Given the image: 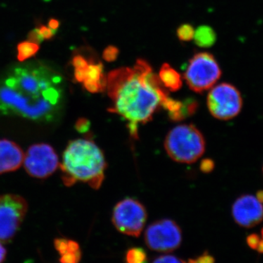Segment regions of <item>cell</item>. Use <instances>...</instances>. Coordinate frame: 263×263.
Returning <instances> with one entry per match:
<instances>
[{"mask_svg": "<svg viewBox=\"0 0 263 263\" xmlns=\"http://www.w3.org/2000/svg\"><path fill=\"white\" fill-rule=\"evenodd\" d=\"M65 81L41 64L15 66L0 77V117L57 122L65 106Z\"/></svg>", "mask_w": 263, "mask_h": 263, "instance_id": "cell-1", "label": "cell"}, {"mask_svg": "<svg viewBox=\"0 0 263 263\" xmlns=\"http://www.w3.org/2000/svg\"><path fill=\"white\" fill-rule=\"evenodd\" d=\"M106 89L111 99L109 109L129 122V133L138 135V125L150 122L168 97L158 76L146 61L138 60L133 68L122 67L109 72Z\"/></svg>", "mask_w": 263, "mask_h": 263, "instance_id": "cell-2", "label": "cell"}, {"mask_svg": "<svg viewBox=\"0 0 263 263\" xmlns=\"http://www.w3.org/2000/svg\"><path fill=\"white\" fill-rule=\"evenodd\" d=\"M67 185L76 181L100 187L105 179L106 162L102 150L89 139H78L69 143L64 152L61 166Z\"/></svg>", "mask_w": 263, "mask_h": 263, "instance_id": "cell-3", "label": "cell"}, {"mask_svg": "<svg viewBox=\"0 0 263 263\" xmlns=\"http://www.w3.org/2000/svg\"><path fill=\"white\" fill-rule=\"evenodd\" d=\"M164 145L172 160L183 164L196 162L205 150L204 137L193 124H181L173 128L167 133Z\"/></svg>", "mask_w": 263, "mask_h": 263, "instance_id": "cell-4", "label": "cell"}, {"mask_svg": "<svg viewBox=\"0 0 263 263\" xmlns=\"http://www.w3.org/2000/svg\"><path fill=\"white\" fill-rule=\"evenodd\" d=\"M221 75L220 67L214 57L202 52L196 53L189 62L184 79L190 89L202 93L212 88Z\"/></svg>", "mask_w": 263, "mask_h": 263, "instance_id": "cell-5", "label": "cell"}, {"mask_svg": "<svg viewBox=\"0 0 263 263\" xmlns=\"http://www.w3.org/2000/svg\"><path fill=\"white\" fill-rule=\"evenodd\" d=\"M146 219V209L133 198H125L118 202L112 214V222L118 231L129 236H139Z\"/></svg>", "mask_w": 263, "mask_h": 263, "instance_id": "cell-6", "label": "cell"}, {"mask_svg": "<svg viewBox=\"0 0 263 263\" xmlns=\"http://www.w3.org/2000/svg\"><path fill=\"white\" fill-rule=\"evenodd\" d=\"M28 210V204L22 196L13 194L0 196V242L13 239Z\"/></svg>", "mask_w": 263, "mask_h": 263, "instance_id": "cell-7", "label": "cell"}, {"mask_svg": "<svg viewBox=\"0 0 263 263\" xmlns=\"http://www.w3.org/2000/svg\"><path fill=\"white\" fill-rule=\"evenodd\" d=\"M207 105L213 117L220 120H229L240 113L243 100L236 87L222 83L211 90L208 95Z\"/></svg>", "mask_w": 263, "mask_h": 263, "instance_id": "cell-8", "label": "cell"}, {"mask_svg": "<svg viewBox=\"0 0 263 263\" xmlns=\"http://www.w3.org/2000/svg\"><path fill=\"white\" fill-rule=\"evenodd\" d=\"M145 243L151 250L171 252L179 248L182 232L177 223L169 219H160L151 224L144 235Z\"/></svg>", "mask_w": 263, "mask_h": 263, "instance_id": "cell-9", "label": "cell"}, {"mask_svg": "<svg viewBox=\"0 0 263 263\" xmlns=\"http://www.w3.org/2000/svg\"><path fill=\"white\" fill-rule=\"evenodd\" d=\"M27 174L37 179H45L56 171L59 166L58 156L50 145L37 143L29 147L24 159Z\"/></svg>", "mask_w": 263, "mask_h": 263, "instance_id": "cell-10", "label": "cell"}, {"mask_svg": "<svg viewBox=\"0 0 263 263\" xmlns=\"http://www.w3.org/2000/svg\"><path fill=\"white\" fill-rule=\"evenodd\" d=\"M232 214L235 222L240 226L253 228L262 221L263 201L257 195H242L233 203Z\"/></svg>", "mask_w": 263, "mask_h": 263, "instance_id": "cell-11", "label": "cell"}, {"mask_svg": "<svg viewBox=\"0 0 263 263\" xmlns=\"http://www.w3.org/2000/svg\"><path fill=\"white\" fill-rule=\"evenodd\" d=\"M24 154L15 142L0 140V174L16 171L22 166Z\"/></svg>", "mask_w": 263, "mask_h": 263, "instance_id": "cell-12", "label": "cell"}, {"mask_svg": "<svg viewBox=\"0 0 263 263\" xmlns=\"http://www.w3.org/2000/svg\"><path fill=\"white\" fill-rule=\"evenodd\" d=\"M54 247L61 263H79L81 259L80 246L73 240L57 238L54 240Z\"/></svg>", "mask_w": 263, "mask_h": 263, "instance_id": "cell-13", "label": "cell"}, {"mask_svg": "<svg viewBox=\"0 0 263 263\" xmlns=\"http://www.w3.org/2000/svg\"><path fill=\"white\" fill-rule=\"evenodd\" d=\"M159 79L164 87L171 91H178L182 86L181 75L169 64L164 63L162 65L159 74Z\"/></svg>", "mask_w": 263, "mask_h": 263, "instance_id": "cell-14", "label": "cell"}, {"mask_svg": "<svg viewBox=\"0 0 263 263\" xmlns=\"http://www.w3.org/2000/svg\"><path fill=\"white\" fill-rule=\"evenodd\" d=\"M194 39L199 47H212L216 41V32L209 26H201L195 31Z\"/></svg>", "mask_w": 263, "mask_h": 263, "instance_id": "cell-15", "label": "cell"}, {"mask_svg": "<svg viewBox=\"0 0 263 263\" xmlns=\"http://www.w3.org/2000/svg\"><path fill=\"white\" fill-rule=\"evenodd\" d=\"M39 45L30 42V41H24L19 43L17 46L18 51V60L19 62H24L31 57H34L39 51Z\"/></svg>", "mask_w": 263, "mask_h": 263, "instance_id": "cell-16", "label": "cell"}, {"mask_svg": "<svg viewBox=\"0 0 263 263\" xmlns=\"http://www.w3.org/2000/svg\"><path fill=\"white\" fill-rule=\"evenodd\" d=\"M124 260L125 263H148V256L144 249L135 247L127 251Z\"/></svg>", "mask_w": 263, "mask_h": 263, "instance_id": "cell-17", "label": "cell"}, {"mask_svg": "<svg viewBox=\"0 0 263 263\" xmlns=\"http://www.w3.org/2000/svg\"><path fill=\"white\" fill-rule=\"evenodd\" d=\"M176 33H177V36L180 41L188 42L193 39L195 30H194L193 26L189 24H185L180 26Z\"/></svg>", "mask_w": 263, "mask_h": 263, "instance_id": "cell-18", "label": "cell"}, {"mask_svg": "<svg viewBox=\"0 0 263 263\" xmlns=\"http://www.w3.org/2000/svg\"><path fill=\"white\" fill-rule=\"evenodd\" d=\"M182 263H215V259L209 252H205L196 258L182 260Z\"/></svg>", "mask_w": 263, "mask_h": 263, "instance_id": "cell-19", "label": "cell"}, {"mask_svg": "<svg viewBox=\"0 0 263 263\" xmlns=\"http://www.w3.org/2000/svg\"><path fill=\"white\" fill-rule=\"evenodd\" d=\"M119 51L116 46H110L104 50L103 57L107 62H114L117 60L119 56Z\"/></svg>", "mask_w": 263, "mask_h": 263, "instance_id": "cell-20", "label": "cell"}, {"mask_svg": "<svg viewBox=\"0 0 263 263\" xmlns=\"http://www.w3.org/2000/svg\"><path fill=\"white\" fill-rule=\"evenodd\" d=\"M72 64L75 68L84 69V70H86L88 66H89V62H88L87 60L84 57L79 54L76 55V56L73 57L72 60Z\"/></svg>", "mask_w": 263, "mask_h": 263, "instance_id": "cell-21", "label": "cell"}, {"mask_svg": "<svg viewBox=\"0 0 263 263\" xmlns=\"http://www.w3.org/2000/svg\"><path fill=\"white\" fill-rule=\"evenodd\" d=\"M153 263H182V260L176 256L166 254L156 258Z\"/></svg>", "mask_w": 263, "mask_h": 263, "instance_id": "cell-22", "label": "cell"}, {"mask_svg": "<svg viewBox=\"0 0 263 263\" xmlns=\"http://www.w3.org/2000/svg\"><path fill=\"white\" fill-rule=\"evenodd\" d=\"M83 83H84V87L89 92L98 93L100 92V91H103L98 82L89 80V79H86Z\"/></svg>", "mask_w": 263, "mask_h": 263, "instance_id": "cell-23", "label": "cell"}, {"mask_svg": "<svg viewBox=\"0 0 263 263\" xmlns=\"http://www.w3.org/2000/svg\"><path fill=\"white\" fill-rule=\"evenodd\" d=\"M28 39L30 42L36 43L37 45L41 44L44 41L41 34H40L38 28L33 29V30L29 32Z\"/></svg>", "mask_w": 263, "mask_h": 263, "instance_id": "cell-24", "label": "cell"}, {"mask_svg": "<svg viewBox=\"0 0 263 263\" xmlns=\"http://www.w3.org/2000/svg\"><path fill=\"white\" fill-rule=\"evenodd\" d=\"M40 34H41L43 39L50 40L54 36L55 32L56 31L53 30L49 27H46V26L42 25L38 28Z\"/></svg>", "mask_w": 263, "mask_h": 263, "instance_id": "cell-25", "label": "cell"}, {"mask_svg": "<svg viewBox=\"0 0 263 263\" xmlns=\"http://www.w3.org/2000/svg\"><path fill=\"white\" fill-rule=\"evenodd\" d=\"M89 121H88L87 119H84V118L79 119V120L77 121V122H76V129L80 132V133H86V132H87L88 129H89Z\"/></svg>", "mask_w": 263, "mask_h": 263, "instance_id": "cell-26", "label": "cell"}, {"mask_svg": "<svg viewBox=\"0 0 263 263\" xmlns=\"http://www.w3.org/2000/svg\"><path fill=\"white\" fill-rule=\"evenodd\" d=\"M214 162L212 160L206 159V160L202 161L201 164H200V169L205 173L210 172L214 168Z\"/></svg>", "mask_w": 263, "mask_h": 263, "instance_id": "cell-27", "label": "cell"}, {"mask_svg": "<svg viewBox=\"0 0 263 263\" xmlns=\"http://www.w3.org/2000/svg\"><path fill=\"white\" fill-rule=\"evenodd\" d=\"M75 79L78 82H84L86 79V70L75 68Z\"/></svg>", "mask_w": 263, "mask_h": 263, "instance_id": "cell-28", "label": "cell"}, {"mask_svg": "<svg viewBox=\"0 0 263 263\" xmlns=\"http://www.w3.org/2000/svg\"><path fill=\"white\" fill-rule=\"evenodd\" d=\"M48 26H49V28L53 29V30L57 31L59 27H60V22L57 20V19H50L49 22H48Z\"/></svg>", "mask_w": 263, "mask_h": 263, "instance_id": "cell-29", "label": "cell"}, {"mask_svg": "<svg viewBox=\"0 0 263 263\" xmlns=\"http://www.w3.org/2000/svg\"><path fill=\"white\" fill-rule=\"evenodd\" d=\"M7 251L5 247L0 242V263L4 262L5 258H6Z\"/></svg>", "mask_w": 263, "mask_h": 263, "instance_id": "cell-30", "label": "cell"}, {"mask_svg": "<svg viewBox=\"0 0 263 263\" xmlns=\"http://www.w3.org/2000/svg\"><path fill=\"white\" fill-rule=\"evenodd\" d=\"M256 250H257V252H260V253H263V228L262 230H261L260 236L259 235V243Z\"/></svg>", "mask_w": 263, "mask_h": 263, "instance_id": "cell-31", "label": "cell"}, {"mask_svg": "<svg viewBox=\"0 0 263 263\" xmlns=\"http://www.w3.org/2000/svg\"><path fill=\"white\" fill-rule=\"evenodd\" d=\"M44 1L48 2V1H50V0H44Z\"/></svg>", "mask_w": 263, "mask_h": 263, "instance_id": "cell-32", "label": "cell"}]
</instances>
